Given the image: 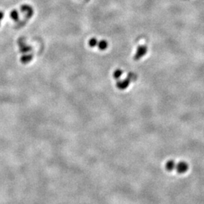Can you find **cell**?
I'll return each instance as SVG.
<instances>
[{
	"label": "cell",
	"mask_w": 204,
	"mask_h": 204,
	"mask_svg": "<svg viewBox=\"0 0 204 204\" xmlns=\"http://www.w3.org/2000/svg\"><path fill=\"white\" fill-rule=\"evenodd\" d=\"M20 10L25 15V17L27 19L31 18L33 15V8L28 6V5H23V6H20Z\"/></svg>",
	"instance_id": "obj_1"
},
{
	"label": "cell",
	"mask_w": 204,
	"mask_h": 204,
	"mask_svg": "<svg viewBox=\"0 0 204 204\" xmlns=\"http://www.w3.org/2000/svg\"><path fill=\"white\" fill-rule=\"evenodd\" d=\"M129 82H130L129 79L126 78L124 81H120V82H117V86H118L119 89H126V87L129 86Z\"/></svg>",
	"instance_id": "obj_4"
},
{
	"label": "cell",
	"mask_w": 204,
	"mask_h": 204,
	"mask_svg": "<svg viewBox=\"0 0 204 204\" xmlns=\"http://www.w3.org/2000/svg\"><path fill=\"white\" fill-rule=\"evenodd\" d=\"M10 17H11V20L14 21H18L19 20V13L17 10L14 9L11 11L10 13Z\"/></svg>",
	"instance_id": "obj_7"
},
{
	"label": "cell",
	"mask_w": 204,
	"mask_h": 204,
	"mask_svg": "<svg viewBox=\"0 0 204 204\" xmlns=\"http://www.w3.org/2000/svg\"><path fill=\"white\" fill-rule=\"evenodd\" d=\"M0 25H1V21H0Z\"/></svg>",
	"instance_id": "obj_12"
},
{
	"label": "cell",
	"mask_w": 204,
	"mask_h": 204,
	"mask_svg": "<svg viewBox=\"0 0 204 204\" xmlns=\"http://www.w3.org/2000/svg\"><path fill=\"white\" fill-rule=\"evenodd\" d=\"M3 17H4V13L3 11H0V21L3 19Z\"/></svg>",
	"instance_id": "obj_11"
},
{
	"label": "cell",
	"mask_w": 204,
	"mask_h": 204,
	"mask_svg": "<svg viewBox=\"0 0 204 204\" xmlns=\"http://www.w3.org/2000/svg\"><path fill=\"white\" fill-rule=\"evenodd\" d=\"M175 169L179 173H184L188 171V165L185 162H180L179 163L177 164Z\"/></svg>",
	"instance_id": "obj_2"
},
{
	"label": "cell",
	"mask_w": 204,
	"mask_h": 204,
	"mask_svg": "<svg viewBox=\"0 0 204 204\" xmlns=\"http://www.w3.org/2000/svg\"><path fill=\"white\" fill-rule=\"evenodd\" d=\"M33 55H23V56L20 58V61L22 64H28L31 60H33Z\"/></svg>",
	"instance_id": "obj_5"
},
{
	"label": "cell",
	"mask_w": 204,
	"mask_h": 204,
	"mask_svg": "<svg viewBox=\"0 0 204 204\" xmlns=\"http://www.w3.org/2000/svg\"><path fill=\"white\" fill-rule=\"evenodd\" d=\"M98 41L95 38H92L89 41V45L91 47H96L98 46Z\"/></svg>",
	"instance_id": "obj_9"
},
{
	"label": "cell",
	"mask_w": 204,
	"mask_h": 204,
	"mask_svg": "<svg viewBox=\"0 0 204 204\" xmlns=\"http://www.w3.org/2000/svg\"><path fill=\"white\" fill-rule=\"evenodd\" d=\"M175 167H176V164L173 160H170L166 162V168L168 171H172L175 170Z\"/></svg>",
	"instance_id": "obj_6"
},
{
	"label": "cell",
	"mask_w": 204,
	"mask_h": 204,
	"mask_svg": "<svg viewBox=\"0 0 204 204\" xmlns=\"http://www.w3.org/2000/svg\"><path fill=\"white\" fill-rule=\"evenodd\" d=\"M97 46L99 48V49L100 50H105L106 49L108 48V42H107V41L101 40V41H100V42H98V46Z\"/></svg>",
	"instance_id": "obj_8"
},
{
	"label": "cell",
	"mask_w": 204,
	"mask_h": 204,
	"mask_svg": "<svg viewBox=\"0 0 204 204\" xmlns=\"http://www.w3.org/2000/svg\"><path fill=\"white\" fill-rule=\"evenodd\" d=\"M122 73V70H117L116 71H114V73H113V77H114V78H116V79H119L120 77H121Z\"/></svg>",
	"instance_id": "obj_10"
},
{
	"label": "cell",
	"mask_w": 204,
	"mask_h": 204,
	"mask_svg": "<svg viewBox=\"0 0 204 204\" xmlns=\"http://www.w3.org/2000/svg\"><path fill=\"white\" fill-rule=\"evenodd\" d=\"M146 52H147V47L146 46H140V47H139L136 55L135 57V59L136 60V59L141 58V57L145 55Z\"/></svg>",
	"instance_id": "obj_3"
}]
</instances>
